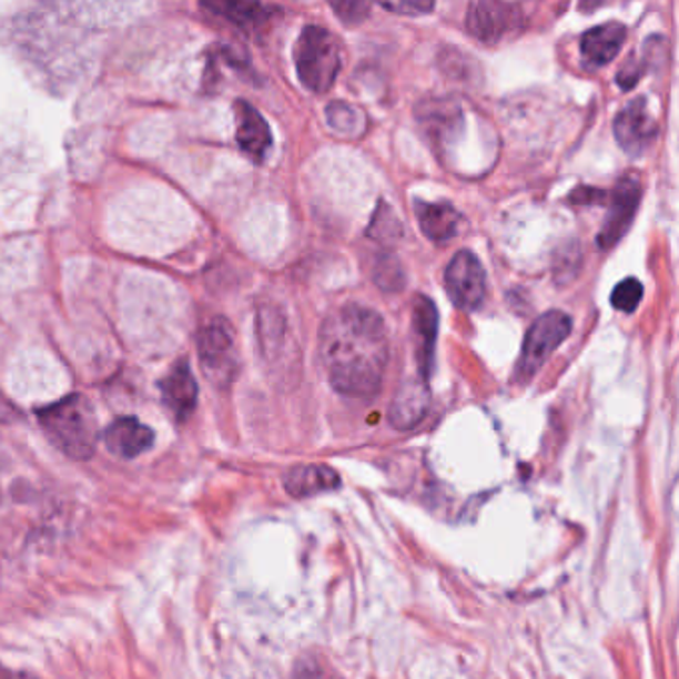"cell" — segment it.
<instances>
[{
	"label": "cell",
	"mask_w": 679,
	"mask_h": 679,
	"mask_svg": "<svg viewBox=\"0 0 679 679\" xmlns=\"http://www.w3.org/2000/svg\"><path fill=\"white\" fill-rule=\"evenodd\" d=\"M320 355L337 393L375 397L387 371V325L377 311L357 303L343 305L321 325Z\"/></svg>",
	"instance_id": "cell-1"
},
{
	"label": "cell",
	"mask_w": 679,
	"mask_h": 679,
	"mask_svg": "<svg viewBox=\"0 0 679 679\" xmlns=\"http://www.w3.org/2000/svg\"><path fill=\"white\" fill-rule=\"evenodd\" d=\"M40 427L54 447L74 460H88L98 443V418L82 395H70L54 405L40 408Z\"/></svg>",
	"instance_id": "cell-2"
},
{
	"label": "cell",
	"mask_w": 679,
	"mask_h": 679,
	"mask_svg": "<svg viewBox=\"0 0 679 679\" xmlns=\"http://www.w3.org/2000/svg\"><path fill=\"white\" fill-rule=\"evenodd\" d=\"M343 64L340 40L320 24H307L295 44V69L303 87L325 94L340 77Z\"/></svg>",
	"instance_id": "cell-3"
},
{
	"label": "cell",
	"mask_w": 679,
	"mask_h": 679,
	"mask_svg": "<svg viewBox=\"0 0 679 679\" xmlns=\"http://www.w3.org/2000/svg\"><path fill=\"white\" fill-rule=\"evenodd\" d=\"M570 331H572V320L564 311H546L534 321L533 327L526 333L520 359L516 363V381L528 383L538 371L543 369L544 363L550 359L554 351L568 340Z\"/></svg>",
	"instance_id": "cell-4"
},
{
	"label": "cell",
	"mask_w": 679,
	"mask_h": 679,
	"mask_svg": "<svg viewBox=\"0 0 679 679\" xmlns=\"http://www.w3.org/2000/svg\"><path fill=\"white\" fill-rule=\"evenodd\" d=\"M197 353L205 377L215 385H227L237 371L235 333L230 321L224 317L207 321L197 335Z\"/></svg>",
	"instance_id": "cell-5"
},
{
	"label": "cell",
	"mask_w": 679,
	"mask_h": 679,
	"mask_svg": "<svg viewBox=\"0 0 679 679\" xmlns=\"http://www.w3.org/2000/svg\"><path fill=\"white\" fill-rule=\"evenodd\" d=\"M525 27V12L516 2H473L466 12V29L485 44H498Z\"/></svg>",
	"instance_id": "cell-6"
},
{
	"label": "cell",
	"mask_w": 679,
	"mask_h": 679,
	"mask_svg": "<svg viewBox=\"0 0 679 679\" xmlns=\"http://www.w3.org/2000/svg\"><path fill=\"white\" fill-rule=\"evenodd\" d=\"M641 202V182L636 174L621 178L608 200V214L604 220L602 230L598 232V247L608 252L621 242V237L630 232L631 224L638 214Z\"/></svg>",
	"instance_id": "cell-7"
},
{
	"label": "cell",
	"mask_w": 679,
	"mask_h": 679,
	"mask_svg": "<svg viewBox=\"0 0 679 679\" xmlns=\"http://www.w3.org/2000/svg\"><path fill=\"white\" fill-rule=\"evenodd\" d=\"M445 287L455 307L475 311L486 300V272L475 253L463 250L450 260L445 272Z\"/></svg>",
	"instance_id": "cell-8"
},
{
	"label": "cell",
	"mask_w": 679,
	"mask_h": 679,
	"mask_svg": "<svg viewBox=\"0 0 679 679\" xmlns=\"http://www.w3.org/2000/svg\"><path fill=\"white\" fill-rule=\"evenodd\" d=\"M660 132L656 118L648 110L646 98H636L621 108L614 120V136L621 150L630 155H640L650 148Z\"/></svg>",
	"instance_id": "cell-9"
},
{
	"label": "cell",
	"mask_w": 679,
	"mask_h": 679,
	"mask_svg": "<svg viewBox=\"0 0 679 679\" xmlns=\"http://www.w3.org/2000/svg\"><path fill=\"white\" fill-rule=\"evenodd\" d=\"M413 333L417 347L418 377L428 381L435 369V347H437L438 311L433 300L418 295L413 305Z\"/></svg>",
	"instance_id": "cell-10"
},
{
	"label": "cell",
	"mask_w": 679,
	"mask_h": 679,
	"mask_svg": "<svg viewBox=\"0 0 679 679\" xmlns=\"http://www.w3.org/2000/svg\"><path fill=\"white\" fill-rule=\"evenodd\" d=\"M430 405V391L428 381L423 377L407 378L397 388V395L391 403L388 418L391 425L398 430H408L417 427L423 417L427 415Z\"/></svg>",
	"instance_id": "cell-11"
},
{
	"label": "cell",
	"mask_w": 679,
	"mask_h": 679,
	"mask_svg": "<svg viewBox=\"0 0 679 679\" xmlns=\"http://www.w3.org/2000/svg\"><path fill=\"white\" fill-rule=\"evenodd\" d=\"M162 401L175 420H185L197 405V383L190 363L180 359L160 383Z\"/></svg>",
	"instance_id": "cell-12"
},
{
	"label": "cell",
	"mask_w": 679,
	"mask_h": 679,
	"mask_svg": "<svg viewBox=\"0 0 679 679\" xmlns=\"http://www.w3.org/2000/svg\"><path fill=\"white\" fill-rule=\"evenodd\" d=\"M235 124H237L235 140L240 148L255 162H262L272 150L273 136L270 124L252 104L243 100L235 102Z\"/></svg>",
	"instance_id": "cell-13"
},
{
	"label": "cell",
	"mask_w": 679,
	"mask_h": 679,
	"mask_svg": "<svg viewBox=\"0 0 679 679\" xmlns=\"http://www.w3.org/2000/svg\"><path fill=\"white\" fill-rule=\"evenodd\" d=\"M628 39V29L621 22H606L594 27L580 40V52L586 67L602 69L618 57L624 42Z\"/></svg>",
	"instance_id": "cell-14"
},
{
	"label": "cell",
	"mask_w": 679,
	"mask_h": 679,
	"mask_svg": "<svg viewBox=\"0 0 679 679\" xmlns=\"http://www.w3.org/2000/svg\"><path fill=\"white\" fill-rule=\"evenodd\" d=\"M154 430L134 417L116 418L104 430V445L120 458H136L154 445Z\"/></svg>",
	"instance_id": "cell-15"
},
{
	"label": "cell",
	"mask_w": 679,
	"mask_h": 679,
	"mask_svg": "<svg viewBox=\"0 0 679 679\" xmlns=\"http://www.w3.org/2000/svg\"><path fill=\"white\" fill-rule=\"evenodd\" d=\"M415 214H417L420 230L430 242L448 243L458 232L460 214L447 202L415 200Z\"/></svg>",
	"instance_id": "cell-16"
},
{
	"label": "cell",
	"mask_w": 679,
	"mask_h": 679,
	"mask_svg": "<svg viewBox=\"0 0 679 679\" xmlns=\"http://www.w3.org/2000/svg\"><path fill=\"white\" fill-rule=\"evenodd\" d=\"M285 490L295 498L321 495L340 488L341 478L333 468L325 465H302L292 468L283 478Z\"/></svg>",
	"instance_id": "cell-17"
},
{
	"label": "cell",
	"mask_w": 679,
	"mask_h": 679,
	"mask_svg": "<svg viewBox=\"0 0 679 679\" xmlns=\"http://www.w3.org/2000/svg\"><path fill=\"white\" fill-rule=\"evenodd\" d=\"M202 7L210 12H215L217 17H224L237 27H243V29L262 24L270 19V14L273 12L272 7H265L260 2H204Z\"/></svg>",
	"instance_id": "cell-18"
},
{
	"label": "cell",
	"mask_w": 679,
	"mask_h": 679,
	"mask_svg": "<svg viewBox=\"0 0 679 679\" xmlns=\"http://www.w3.org/2000/svg\"><path fill=\"white\" fill-rule=\"evenodd\" d=\"M327 122L341 136H359L365 128V118L357 108L345 102H331L327 107Z\"/></svg>",
	"instance_id": "cell-19"
},
{
	"label": "cell",
	"mask_w": 679,
	"mask_h": 679,
	"mask_svg": "<svg viewBox=\"0 0 679 679\" xmlns=\"http://www.w3.org/2000/svg\"><path fill=\"white\" fill-rule=\"evenodd\" d=\"M643 297V285L636 277H626L611 292V305L621 313H634Z\"/></svg>",
	"instance_id": "cell-20"
},
{
	"label": "cell",
	"mask_w": 679,
	"mask_h": 679,
	"mask_svg": "<svg viewBox=\"0 0 679 679\" xmlns=\"http://www.w3.org/2000/svg\"><path fill=\"white\" fill-rule=\"evenodd\" d=\"M371 235H375L377 240H397L401 235V224H398L395 214L388 210L387 204H381L375 215H373V222L369 227Z\"/></svg>",
	"instance_id": "cell-21"
},
{
	"label": "cell",
	"mask_w": 679,
	"mask_h": 679,
	"mask_svg": "<svg viewBox=\"0 0 679 679\" xmlns=\"http://www.w3.org/2000/svg\"><path fill=\"white\" fill-rule=\"evenodd\" d=\"M331 9L340 17L341 22L353 27L369 17L371 4L359 0H343V2H331Z\"/></svg>",
	"instance_id": "cell-22"
},
{
	"label": "cell",
	"mask_w": 679,
	"mask_h": 679,
	"mask_svg": "<svg viewBox=\"0 0 679 679\" xmlns=\"http://www.w3.org/2000/svg\"><path fill=\"white\" fill-rule=\"evenodd\" d=\"M383 9L388 12H397V14H427L435 9V2H420V0H411V2H383Z\"/></svg>",
	"instance_id": "cell-23"
},
{
	"label": "cell",
	"mask_w": 679,
	"mask_h": 679,
	"mask_svg": "<svg viewBox=\"0 0 679 679\" xmlns=\"http://www.w3.org/2000/svg\"><path fill=\"white\" fill-rule=\"evenodd\" d=\"M641 77V64H638L636 60L630 59L626 62V67L620 70V74H618V84H620L621 90H631V88L638 84V80Z\"/></svg>",
	"instance_id": "cell-24"
},
{
	"label": "cell",
	"mask_w": 679,
	"mask_h": 679,
	"mask_svg": "<svg viewBox=\"0 0 679 679\" xmlns=\"http://www.w3.org/2000/svg\"><path fill=\"white\" fill-rule=\"evenodd\" d=\"M570 200L574 204H600V202L608 200V194L602 190H594V188H578Z\"/></svg>",
	"instance_id": "cell-25"
}]
</instances>
